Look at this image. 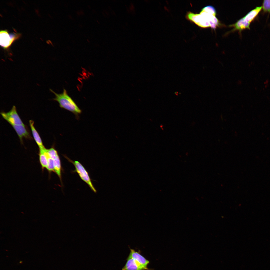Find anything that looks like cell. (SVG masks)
I'll return each instance as SVG.
<instances>
[{"label":"cell","mask_w":270,"mask_h":270,"mask_svg":"<svg viewBox=\"0 0 270 270\" xmlns=\"http://www.w3.org/2000/svg\"><path fill=\"white\" fill-rule=\"evenodd\" d=\"M23 251L36 270H60L49 249Z\"/></svg>","instance_id":"4"},{"label":"cell","mask_w":270,"mask_h":270,"mask_svg":"<svg viewBox=\"0 0 270 270\" xmlns=\"http://www.w3.org/2000/svg\"><path fill=\"white\" fill-rule=\"evenodd\" d=\"M1 228L4 234L22 250L48 249L36 229L32 214L28 211L17 224H4Z\"/></svg>","instance_id":"2"},{"label":"cell","mask_w":270,"mask_h":270,"mask_svg":"<svg viewBox=\"0 0 270 270\" xmlns=\"http://www.w3.org/2000/svg\"><path fill=\"white\" fill-rule=\"evenodd\" d=\"M36 67L20 68L12 60L0 64V88L8 98L18 94L25 84L40 72Z\"/></svg>","instance_id":"3"},{"label":"cell","mask_w":270,"mask_h":270,"mask_svg":"<svg viewBox=\"0 0 270 270\" xmlns=\"http://www.w3.org/2000/svg\"><path fill=\"white\" fill-rule=\"evenodd\" d=\"M58 244L65 270H78L69 254L68 242L64 240H60Z\"/></svg>","instance_id":"5"},{"label":"cell","mask_w":270,"mask_h":270,"mask_svg":"<svg viewBox=\"0 0 270 270\" xmlns=\"http://www.w3.org/2000/svg\"><path fill=\"white\" fill-rule=\"evenodd\" d=\"M99 179L110 190V195L106 198L116 205L120 214L144 225L156 238L158 230L163 225V221L137 190L132 180L127 178L124 186L115 187L103 178Z\"/></svg>","instance_id":"1"}]
</instances>
